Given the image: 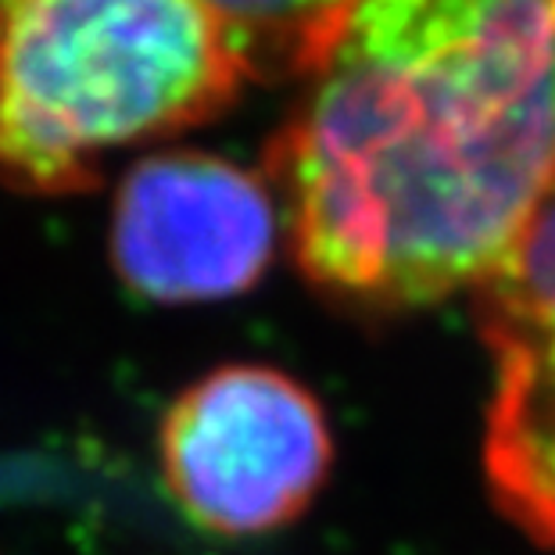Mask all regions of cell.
<instances>
[{"label": "cell", "instance_id": "4", "mask_svg": "<svg viewBox=\"0 0 555 555\" xmlns=\"http://www.w3.org/2000/svg\"><path fill=\"white\" fill-rule=\"evenodd\" d=\"M273 247V194L227 158H147L126 172L115 197L112 258L151 301L233 298L266 273Z\"/></svg>", "mask_w": 555, "mask_h": 555}, {"label": "cell", "instance_id": "1", "mask_svg": "<svg viewBox=\"0 0 555 555\" xmlns=\"http://www.w3.org/2000/svg\"><path fill=\"white\" fill-rule=\"evenodd\" d=\"M269 147L301 269L365 309L502 262L555 180V0H359Z\"/></svg>", "mask_w": 555, "mask_h": 555}, {"label": "cell", "instance_id": "3", "mask_svg": "<svg viewBox=\"0 0 555 555\" xmlns=\"http://www.w3.org/2000/svg\"><path fill=\"white\" fill-rule=\"evenodd\" d=\"M330 455L319 401L269 365H222L183 391L162 423L165 483L216 534L291 524L323 488Z\"/></svg>", "mask_w": 555, "mask_h": 555}, {"label": "cell", "instance_id": "6", "mask_svg": "<svg viewBox=\"0 0 555 555\" xmlns=\"http://www.w3.org/2000/svg\"><path fill=\"white\" fill-rule=\"evenodd\" d=\"M219 18L247 76H312L359 0H205Z\"/></svg>", "mask_w": 555, "mask_h": 555}, {"label": "cell", "instance_id": "2", "mask_svg": "<svg viewBox=\"0 0 555 555\" xmlns=\"http://www.w3.org/2000/svg\"><path fill=\"white\" fill-rule=\"evenodd\" d=\"M247 76L205 0H0V176L68 194L216 115Z\"/></svg>", "mask_w": 555, "mask_h": 555}, {"label": "cell", "instance_id": "5", "mask_svg": "<svg viewBox=\"0 0 555 555\" xmlns=\"http://www.w3.org/2000/svg\"><path fill=\"white\" fill-rule=\"evenodd\" d=\"M494 356L483 469L519 530L555 548V180L480 283Z\"/></svg>", "mask_w": 555, "mask_h": 555}]
</instances>
